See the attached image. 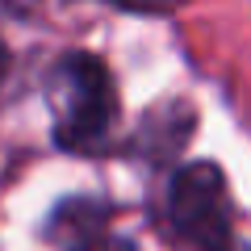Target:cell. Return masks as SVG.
<instances>
[{
	"mask_svg": "<svg viewBox=\"0 0 251 251\" xmlns=\"http://www.w3.org/2000/svg\"><path fill=\"white\" fill-rule=\"evenodd\" d=\"M50 239L63 251H105V209L97 201H63L50 218Z\"/></svg>",
	"mask_w": 251,
	"mask_h": 251,
	"instance_id": "3957f363",
	"label": "cell"
},
{
	"mask_svg": "<svg viewBox=\"0 0 251 251\" xmlns=\"http://www.w3.org/2000/svg\"><path fill=\"white\" fill-rule=\"evenodd\" d=\"M168 218L197 251H230V193L218 163H188L172 176Z\"/></svg>",
	"mask_w": 251,
	"mask_h": 251,
	"instance_id": "7a4b0ae2",
	"label": "cell"
},
{
	"mask_svg": "<svg viewBox=\"0 0 251 251\" xmlns=\"http://www.w3.org/2000/svg\"><path fill=\"white\" fill-rule=\"evenodd\" d=\"M117 4L130 13H172L180 0H117Z\"/></svg>",
	"mask_w": 251,
	"mask_h": 251,
	"instance_id": "277c9868",
	"label": "cell"
},
{
	"mask_svg": "<svg viewBox=\"0 0 251 251\" xmlns=\"http://www.w3.org/2000/svg\"><path fill=\"white\" fill-rule=\"evenodd\" d=\"M4 63H9V59H4V46H0V75H4Z\"/></svg>",
	"mask_w": 251,
	"mask_h": 251,
	"instance_id": "5b68a950",
	"label": "cell"
},
{
	"mask_svg": "<svg viewBox=\"0 0 251 251\" xmlns=\"http://www.w3.org/2000/svg\"><path fill=\"white\" fill-rule=\"evenodd\" d=\"M54 143L67 151H92L105 143L117 117V92L97 54H67L50 72Z\"/></svg>",
	"mask_w": 251,
	"mask_h": 251,
	"instance_id": "6da1fadb",
	"label": "cell"
}]
</instances>
